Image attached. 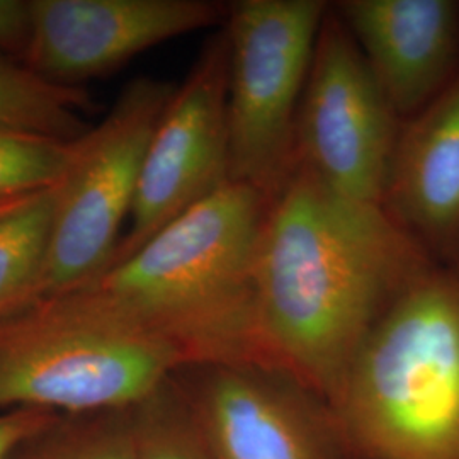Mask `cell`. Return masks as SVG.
I'll return each instance as SVG.
<instances>
[{
	"instance_id": "cell-1",
	"label": "cell",
	"mask_w": 459,
	"mask_h": 459,
	"mask_svg": "<svg viewBox=\"0 0 459 459\" xmlns=\"http://www.w3.org/2000/svg\"><path fill=\"white\" fill-rule=\"evenodd\" d=\"M434 264L381 206L293 169L271 201L257 252L261 364L330 405L379 318Z\"/></svg>"
},
{
	"instance_id": "cell-2",
	"label": "cell",
	"mask_w": 459,
	"mask_h": 459,
	"mask_svg": "<svg viewBox=\"0 0 459 459\" xmlns=\"http://www.w3.org/2000/svg\"><path fill=\"white\" fill-rule=\"evenodd\" d=\"M269 206L255 187L230 182L75 291L172 345L184 368L263 366L255 264Z\"/></svg>"
},
{
	"instance_id": "cell-3",
	"label": "cell",
	"mask_w": 459,
	"mask_h": 459,
	"mask_svg": "<svg viewBox=\"0 0 459 459\" xmlns=\"http://www.w3.org/2000/svg\"><path fill=\"white\" fill-rule=\"evenodd\" d=\"M330 409L356 459H459V263L394 299Z\"/></svg>"
},
{
	"instance_id": "cell-4",
	"label": "cell",
	"mask_w": 459,
	"mask_h": 459,
	"mask_svg": "<svg viewBox=\"0 0 459 459\" xmlns=\"http://www.w3.org/2000/svg\"><path fill=\"white\" fill-rule=\"evenodd\" d=\"M184 368L170 344L82 291L0 315V411L133 409Z\"/></svg>"
},
{
	"instance_id": "cell-5",
	"label": "cell",
	"mask_w": 459,
	"mask_h": 459,
	"mask_svg": "<svg viewBox=\"0 0 459 459\" xmlns=\"http://www.w3.org/2000/svg\"><path fill=\"white\" fill-rule=\"evenodd\" d=\"M176 87L148 75L133 79L104 119L75 142L55 186L53 229L30 303L81 290L109 269L150 140Z\"/></svg>"
},
{
	"instance_id": "cell-6",
	"label": "cell",
	"mask_w": 459,
	"mask_h": 459,
	"mask_svg": "<svg viewBox=\"0 0 459 459\" xmlns=\"http://www.w3.org/2000/svg\"><path fill=\"white\" fill-rule=\"evenodd\" d=\"M328 4L229 2L230 182L271 201L293 170L296 116Z\"/></svg>"
},
{
	"instance_id": "cell-7",
	"label": "cell",
	"mask_w": 459,
	"mask_h": 459,
	"mask_svg": "<svg viewBox=\"0 0 459 459\" xmlns=\"http://www.w3.org/2000/svg\"><path fill=\"white\" fill-rule=\"evenodd\" d=\"M402 125L328 4L296 116L293 169L339 196L381 206Z\"/></svg>"
},
{
	"instance_id": "cell-8",
	"label": "cell",
	"mask_w": 459,
	"mask_h": 459,
	"mask_svg": "<svg viewBox=\"0 0 459 459\" xmlns=\"http://www.w3.org/2000/svg\"><path fill=\"white\" fill-rule=\"evenodd\" d=\"M229 75V34L220 28L176 87L150 140L130 227L109 269L230 184Z\"/></svg>"
},
{
	"instance_id": "cell-9",
	"label": "cell",
	"mask_w": 459,
	"mask_h": 459,
	"mask_svg": "<svg viewBox=\"0 0 459 459\" xmlns=\"http://www.w3.org/2000/svg\"><path fill=\"white\" fill-rule=\"evenodd\" d=\"M216 459H356L325 400L259 364L178 371Z\"/></svg>"
},
{
	"instance_id": "cell-10",
	"label": "cell",
	"mask_w": 459,
	"mask_h": 459,
	"mask_svg": "<svg viewBox=\"0 0 459 459\" xmlns=\"http://www.w3.org/2000/svg\"><path fill=\"white\" fill-rule=\"evenodd\" d=\"M33 34L24 65L51 83L77 87L182 34L223 28L218 0H30Z\"/></svg>"
},
{
	"instance_id": "cell-11",
	"label": "cell",
	"mask_w": 459,
	"mask_h": 459,
	"mask_svg": "<svg viewBox=\"0 0 459 459\" xmlns=\"http://www.w3.org/2000/svg\"><path fill=\"white\" fill-rule=\"evenodd\" d=\"M330 4L402 121L422 113L458 79V0Z\"/></svg>"
},
{
	"instance_id": "cell-12",
	"label": "cell",
	"mask_w": 459,
	"mask_h": 459,
	"mask_svg": "<svg viewBox=\"0 0 459 459\" xmlns=\"http://www.w3.org/2000/svg\"><path fill=\"white\" fill-rule=\"evenodd\" d=\"M381 210L434 263H459V77L403 121Z\"/></svg>"
},
{
	"instance_id": "cell-13",
	"label": "cell",
	"mask_w": 459,
	"mask_h": 459,
	"mask_svg": "<svg viewBox=\"0 0 459 459\" xmlns=\"http://www.w3.org/2000/svg\"><path fill=\"white\" fill-rule=\"evenodd\" d=\"M92 104L82 89L48 82L0 53V126L75 142L92 128L82 115Z\"/></svg>"
},
{
	"instance_id": "cell-14",
	"label": "cell",
	"mask_w": 459,
	"mask_h": 459,
	"mask_svg": "<svg viewBox=\"0 0 459 459\" xmlns=\"http://www.w3.org/2000/svg\"><path fill=\"white\" fill-rule=\"evenodd\" d=\"M55 206L53 186L0 214V315L30 303L47 255Z\"/></svg>"
},
{
	"instance_id": "cell-15",
	"label": "cell",
	"mask_w": 459,
	"mask_h": 459,
	"mask_svg": "<svg viewBox=\"0 0 459 459\" xmlns=\"http://www.w3.org/2000/svg\"><path fill=\"white\" fill-rule=\"evenodd\" d=\"M136 458L216 459L178 373L134 407Z\"/></svg>"
},
{
	"instance_id": "cell-16",
	"label": "cell",
	"mask_w": 459,
	"mask_h": 459,
	"mask_svg": "<svg viewBox=\"0 0 459 459\" xmlns=\"http://www.w3.org/2000/svg\"><path fill=\"white\" fill-rule=\"evenodd\" d=\"M11 459H138L134 407L81 422L62 419L22 444Z\"/></svg>"
},
{
	"instance_id": "cell-17",
	"label": "cell",
	"mask_w": 459,
	"mask_h": 459,
	"mask_svg": "<svg viewBox=\"0 0 459 459\" xmlns=\"http://www.w3.org/2000/svg\"><path fill=\"white\" fill-rule=\"evenodd\" d=\"M75 142L0 126V201L56 186L72 162Z\"/></svg>"
},
{
	"instance_id": "cell-18",
	"label": "cell",
	"mask_w": 459,
	"mask_h": 459,
	"mask_svg": "<svg viewBox=\"0 0 459 459\" xmlns=\"http://www.w3.org/2000/svg\"><path fill=\"white\" fill-rule=\"evenodd\" d=\"M58 420L56 411L43 409H14L0 413V459H11L22 444Z\"/></svg>"
},
{
	"instance_id": "cell-19",
	"label": "cell",
	"mask_w": 459,
	"mask_h": 459,
	"mask_svg": "<svg viewBox=\"0 0 459 459\" xmlns=\"http://www.w3.org/2000/svg\"><path fill=\"white\" fill-rule=\"evenodd\" d=\"M33 34L30 0H0V53L24 64Z\"/></svg>"
},
{
	"instance_id": "cell-20",
	"label": "cell",
	"mask_w": 459,
	"mask_h": 459,
	"mask_svg": "<svg viewBox=\"0 0 459 459\" xmlns=\"http://www.w3.org/2000/svg\"><path fill=\"white\" fill-rule=\"evenodd\" d=\"M28 197V196H26ZM24 197H19V199H7V201H0V214L9 212L13 206H16L19 201H22Z\"/></svg>"
}]
</instances>
